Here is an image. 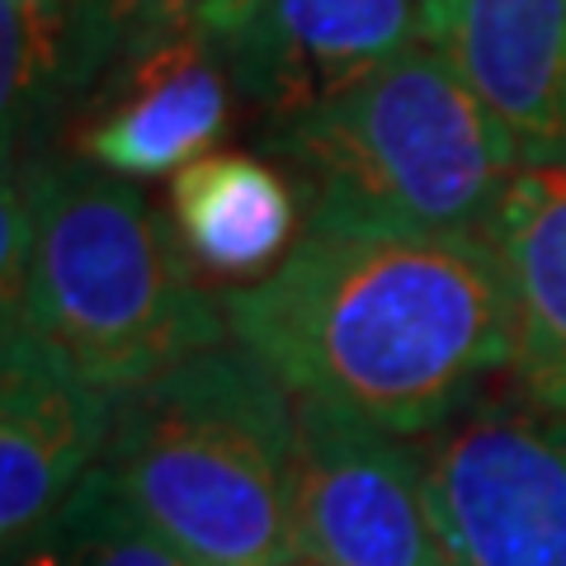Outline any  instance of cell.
Segmentation results:
<instances>
[{
  "label": "cell",
  "instance_id": "cell-1",
  "mask_svg": "<svg viewBox=\"0 0 566 566\" xmlns=\"http://www.w3.org/2000/svg\"><path fill=\"white\" fill-rule=\"evenodd\" d=\"M232 340L297 401L392 434H434L515 364L491 241L307 227L274 274L222 297Z\"/></svg>",
  "mask_w": 566,
  "mask_h": 566
},
{
  "label": "cell",
  "instance_id": "cell-2",
  "mask_svg": "<svg viewBox=\"0 0 566 566\" xmlns=\"http://www.w3.org/2000/svg\"><path fill=\"white\" fill-rule=\"evenodd\" d=\"M293 444V392L218 345L114 401L99 468L193 566H303Z\"/></svg>",
  "mask_w": 566,
  "mask_h": 566
},
{
  "label": "cell",
  "instance_id": "cell-3",
  "mask_svg": "<svg viewBox=\"0 0 566 566\" xmlns=\"http://www.w3.org/2000/svg\"><path fill=\"white\" fill-rule=\"evenodd\" d=\"M264 147L297 189L307 227L335 232L482 237L524 170L515 142L430 43L270 123Z\"/></svg>",
  "mask_w": 566,
  "mask_h": 566
},
{
  "label": "cell",
  "instance_id": "cell-4",
  "mask_svg": "<svg viewBox=\"0 0 566 566\" xmlns=\"http://www.w3.org/2000/svg\"><path fill=\"white\" fill-rule=\"evenodd\" d=\"M24 180L33 245L14 312L81 378L128 397L227 340V307L193 279L175 227L123 175L76 156Z\"/></svg>",
  "mask_w": 566,
  "mask_h": 566
},
{
  "label": "cell",
  "instance_id": "cell-5",
  "mask_svg": "<svg viewBox=\"0 0 566 566\" xmlns=\"http://www.w3.org/2000/svg\"><path fill=\"white\" fill-rule=\"evenodd\" d=\"M439 566H566V411H468L424 449Z\"/></svg>",
  "mask_w": 566,
  "mask_h": 566
},
{
  "label": "cell",
  "instance_id": "cell-6",
  "mask_svg": "<svg viewBox=\"0 0 566 566\" xmlns=\"http://www.w3.org/2000/svg\"><path fill=\"white\" fill-rule=\"evenodd\" d=\"M293 524L303 566H439L424 449L322 401H297Z\"/></svg>",
  "mask_w": 566,
  "mask_h": 566
},
{
  "label": "cell",
  "instance_id": "cell-7",
  "mask_svg": "<svg viewBox=\"0 0 566 566\" xmlns=\"http://www.w3.org/2000/svg\"><path fill=\"white\" fill-rule=\"evenodd\" d=\"M114 401L52 345L6 322L0 349V534L24 543L76 495L109 444Z\"/></svg>",
  "mask_w": 566,
  "mask_h": 566
},
{
  "label": "cell",
  "instance_id": "cell-8",
  "mask_svg": "<svg viewBox=\"0 0 566 566\" xmlns=\"http://www.w3.org/2000/svg\"><path fill=\"white\" fill-rule=\"evenodd\" d=\"M420 43L515 142L520 166H566V0H424Z\"/></svg>",
  "mask_w": 566,
  "mask_h": 566
},
{
  "label": "cell",
  "instance_id": "cell-9",
  "mask_svg": "<svg viewBox=\"0 0 566 566\" xmlns=\"http://www.w3.org/2000/svg\"><path fill=\"white\" fill-rule=\"evenodd\" d=\"M424 0H260L227 43V76L279 123L345 95L420 43Z\"/></svg>",
  "mask_w": 566,
  "mask_h": 566
},
{
  "label": "cell",
  "instance_id": "cell-10",
  "mask_svg": "<svg viewBox=\"0 0 566 566\" xmlns=\"http://www.w3.org/2000/svg\"><path fill=\"white\" fill-rule=\"evenodd\" d=\"M232 76L212 43H161L123 57L76 128V156L123 180L180 175L227 133Z\"/></svg>",
  "mask_w": 566,
  "mask_h": 566
},
{
  "label": "cell",
  "instance_id": "cell-11",
  "mask_svg": "<svg viewBox=\"0 0 566 566\" xmlns=\"http://www.w3.org/2000/svg\"><path fill=\"white\" fill-rule=\"evenodd\" d=\"M515 312V382L566 411V166L520 170L482 227Z\"/></svg>",
  "mask_w": 566,
  "mask_h": 566
},
{
  "label": "cell",
  "instance_id": "cell-12",
  "mask_svg": "<svg viewBox=\"0 0 566 566\" xmlns=\"http://www.w3.org/2000/svg\"><path fill=\"white\" fill-rule=\"evenodd\" d=\"M297 189L279 166L245 151H208L170 185V227L193 270L264 279L293 251Z\"/></svg>",
  "mask_w": 566,
  "mask_h": 566
},
{
  "label": "cell",
  "instance_id": "cell-13",
  "mask_svg": "<svg viewBox=\"0 0 566 566\" xmlns=\"http://www.w3.org/2000/svg\"><path fill=\"white\" fill-rule=\"evenodd\" d=\"M6 66V142L29 123L48 118L66 95L95 81V71L118 62L114 29L99 0H0Z\"/></svg>",
  "mask_w": 566,
  "mask_h": 566
},
{
  "label": "cell",
  "instance_id": "cell-14",
  "mask_svg": "<svg viewBox=\"0 0 566 566\" xmlns=\"http://www.w3.org/2000/svg\"><path fill=\"white\" fill-rule=\"evenodd\" d=\"M6 566H193L137 515L104 468L85 476L43 528L6 547Z\"/></svg>",
  "mask_w": 566,
  "mask_h": 566
},
{
  "label": "cell",
  "instance_id": "cell-15",
  "mask_svg": "<svg viewBox=\"0 0 566 566\" xmlns=\"http://www.w3.org/2000/svg\"><path fill=\"white\" fill-rule=\"evenodd\" d=\"M114 29L118 62L161 43H212L222 48L251 24L260 0H99Z\"/></svg>",
  "mask_w": 566,
  "mask_h": 566
}]
</instances>
